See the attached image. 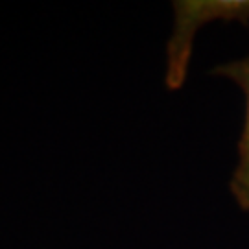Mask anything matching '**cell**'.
Masks as SVG:
<instances>
[{
	"label": "cell",
	"mask_w": 249,
	"mask_h": 249,
	"mask_svg": "<svg viewBox=\"0 0 249 249\" xmlns=\"http://www.w3.org/2000/svg\"><path fill=\"white\" fill-rule=\"evenodd\" d=\"M172 11L174 24L166 45L164 83L170 90H178L187 80L197 32L213 20H238L242 24H248L249 0H176L172 4Z\"/></svg>",
	"instance_id": "6da1fadb"
},
{
	"label": "cell",
	"mask_w": 249,
	"mask_h": 249,
	"mask_svg": "<svg viewBox=\"0 0 249 249\" xmlns=\"http://www.w3.org/2000/svg\"><path fill=\"white\" fill-rule=\"evenodd\" d=\"M214 76H222L236 83L246 100V118L238 144V164L231 179V194L242 211L249 213V55L213 69Z\"/></svg>",
	"instance_id": "7a4b0ae2"
}]
</instances>
